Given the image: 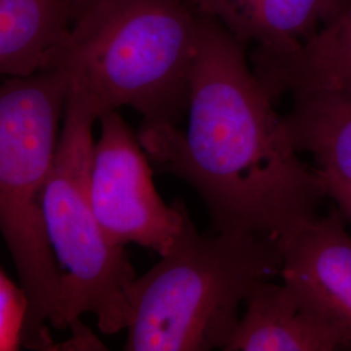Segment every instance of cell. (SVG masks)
<instances>
[{"instance_id": "cell-1", "label": "cell", "mask_w": 351, "mask_h": 351, "mask_svg": "<svg viewBox=\"0 0 351 351\" xmlns=\"http://www.w3.org/2000/svg\"><path fill=\"white\" fill-rule=\"evenodd\" d=\"M201 17L188 130L142 123L139 142L159 172L197 190L215 232L277 242L319 213L326 184L290 143L284 117L247 63L245 46Z\"/></svg>"}, {"instance_id": "cell-2", "label": "cell", "mask_w": 351, "mask_h": 351, "mask_svg": "<svg viewBox=\"0 0 351 351\" xmlns=\"http://www.w3.org/2000/svg\"><path fill=\"white\" fill-rule=\"evenodd\" d=\"M201 20L189 0H94L50 68L64 71L99 117L130 107L146 124L177 126L188 112Z\"/></svg>"}, {"instance_id": "cell-3", "label": "cell", "mask_w": 351, "mask_h": 351, "mask_svg": "<svg viewBox=\"0 0 351 351\" xmlns=\"http://www.w3.org/2000/svg\"><path fill=\"white\" fill-rule=\"evenodd\" d=\"M280 272L276 241L246 232L201 234L186 210L171 250L128 289L124 350H226L241 304Z\"/></svg>"}, {"instance_id": "cell-4", "label": "cell", "mask_w": 351, "mask_h": 351, "mask_svg": "<svg viewBox=\"0 0 351 351\" xmlns=\"http://www.w3.org/2000/svg\"><path fill=\"white\" fill-rule=\"evenodd\" d=\"M69 80L59 68L5 77L0 88V228L29 302L23 346L43 350L46 323L63 329L60 269L43 193L60 137Z\"/></svg>"}, {"instance_id": "cell-5", "label": "cell", "mask_w": 351, "mask_h": 351, "mask_svg": "<svg viewBox=\"0 0 351 351\" xmlns=\"http://www.w3.org/2000/svg\"><path fill=\"white\" fill-rule=\"evenodd\" d=\"M98 113L69 90L60 137L43 193L51 247L60 269L63 329L93 314L104 335L129 324L128 289L136 271L124 246L106 239L90 199Z\"/></svg>"}, {"instance_id": "cell-6", "label": "cell", "mask_w": 351, "mask_h": 351, "mask_svg": "<svg viewBox=\"0 0 351 351\" xmlns=\"http://www.w3.org/2000/svg\"><path fill=\"white\" fill-rule=\"evenodd\" d=\"M101 137L94 146L90 199L101 230L113 245L136 243L165 255L182 226L186 206H167L152 182L138 136L117 111L103 113Z\"/></svg>"}, {"instance_id": "cell-7", "label": "cell", "mask_w": 351, "mask_h": 351, "mask_svg": "<svg viewBox=\"0 0 351 351\" xmlns=\"http://www.w3.org/2000/svg\"><path fill=\"white\" fill-rule=\"evenodd\" d=\"M339 207L316 213L277 239L282 281L306 294L351 346V236Z\"/></svg>"}, {"instance_id": "cell-8", "label": "cell", "mask_w": 351, "mask_h": 351, "mask_svg": "<svg viewBox=\"0 0 351 351\" xmlns=\"http://www.w3.org/2000/svg\"><path fill=\"white\" fill-rule=\"evenodd\" d=\"M226 351L351 350L349 339L301 290L269 280L252 289Z\"/></svg>"}, {"instance_id": "cell-9", "label": "cell", "mask_w": 351, "mask_h": 351, "mask_svg": "<svg viewBox=\"0 0 351 351\" xmlns=\"http://www.w3.org/2000/svg\"><path fill=\"white\" fill-rule=\"evenodd\" d=\"M332 0H189L256 53L288 55L300 50Z\"/></svg>"}, {"instance_id": "cell-10", "label": "cell", "mask_w": 351, "mask_h": 351, "mask_svg": "<svg viewBox=\"0 0 351 351\" xmlns=\"http://www.w3.org/2000/svg\"><path fill=\"white\" fill-rule=\"evenodd\" d=\"M252 68L274 101L308 88H351V0L300 50L280 56L255 53Z\"/></svg>"}, {"instance_id": "cell-11", "label": "cell", "mask_w": 351, "mask_h": 351, "mask_svg": "<svg viewBox=\"0 0 351 351\" xmlns=\"http://www.w3.org/2000/svg\"><path fill=\"white\" fill-rule=\"evenodd\" d=\"M284 117L289 141L307 152L323 178L351 182V88H317L290 94Z\"/></svg>"}, {"instance_id": "cell-12", "label": "cell", "mask_w": 351, "mask_h": 351, "mask_svg": "<svg viewBox=\"0 0 351 351\" xmlns=\"http://www.w3.org/2000/svg\"><path fill=\"white\" fill-rule=\"evenodd\" d=\"M75 17L69 0H0V73L27 77L50 68Z\"/></svg>"}, {"instance_id": "cell-13", "label": "cell", "mask_w": 351, "mask_h": 351, "mask_svg": "<svg viewBox=\"0 0 351 351\" xmlns=\"http://www.w3.org/2000/svg\"><path fill=\"white\" fill-rule=\"evenodd\" d=\"M29 302L21 285L4 271L0 274V350H17L23 345Z\"/></svg>"}, {"instance_id": "cell-14", "label": "cell", "mask_w": 351, "mask_h": 351, "mask_svg": "<svg viewBox=\"0 0 351 351\" xmlns=\"http://www.w3.org/2000/svg\"><path fill=\"white\" fill-rule=\"evenodd\" d=\"M323 181L326 184L328 198L335 201L345 219L351 221V182H341L328 178H323Z\"/></svg>"}, {"instance_id": "cell-15", "label": "cell", "mask_w": 351, "mask_h": 351, "mask_svg": "<svg viewBox=\"0 0 351 351\" xmlns=\"http://www.w3.org/2000/svg\"><path fill=\"white\" fill-rule=\"evenodd\" d=\"M94 0H69V3L72 4V7H73V10H75V14L78 16L81 11L84 10V8H86L90 3H93ZM77 19V17H75Z\"/></svg>"}]
</instances>
